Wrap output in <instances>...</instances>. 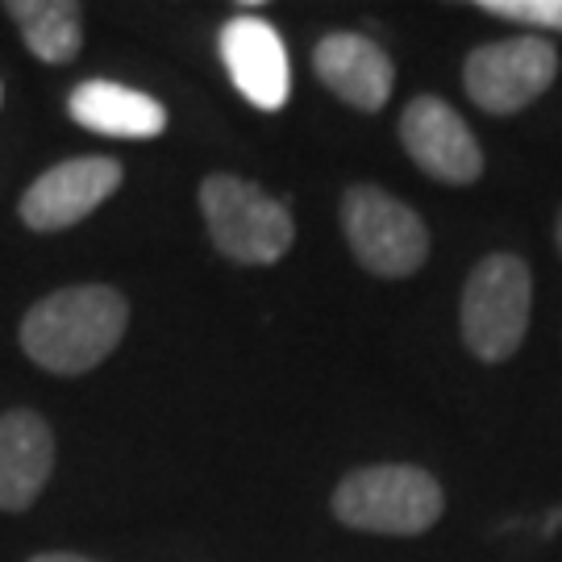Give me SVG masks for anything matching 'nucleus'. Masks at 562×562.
Masks as SVG:
<instances>
[{
    "mask_svg": "<svg viewBox=\"0 0 562 562\" xmlns=\"http://www.w3.org/2000/svg\"><path fill=\"white\" fill-rule=\"evenodd\" d=\"M9 18L42 63H71L83 46V13L71 0H13Z\"/></svg>",
    "mask_w": 562,
    "mask_h": 562,
    "instance_id": "obj_13",
    "label": "nucleus"
},
{
    "mask_svg": "<svg viewBox=\"0 0 562 562\" xmlns=\"http://www.w3.org/2000/svg\"><path fill=\"white\" fill-rule=\"evenodd\" d=\"M71 121L101 138H159L167 130V109L138 88L113 80H88L71 92Z\"/></svg>",
    "mask_w": 562,
    "mask_h": 562,
    "instance_id": "obj_12",
    "label": "nucleus"
},
{
    "mask_svg": "<svg viewBox=\"0 0 562 562\" xmlns=\"http://www.w3.org/2000/svg\"><path fill=\"white\" fill-rule=\"evenodd\" d=\"M446 492L422 467L375 462L359 467L334 487V517L359 533L417 538L442 521Z\"/></svg>",
    "mask_w": 562,
    "mask_h": 562,
    "instance_id": "obj_2",
    "label": "nucleus"
},
{
    "mask_svg": "<svg viewBox=\"0 0 562 562\" xmlns=\"http://www.w3.org/2000/svg\"><path fill=\"white\" fill-rule=\"evenodd\" d=\"M0 104H4V88H0Z\"/></svg>",
    "mask_w": 562,
    "mask_h": 562,
    "instance_id": "obj_17",
    "label": "nucleus"
},
{
    "mask_svg": "<svg viewBox=\"0 0 562 562\" xmlns=\"http://www.w3.org/2000/svg\"><path fill=\"white\" fill-rule=\"evenodd\" d=\"M533 308V276L517 255H487L462 283V341L480 362H504L521 350Z\"/></svg>",
    "mask_w": 562,
    "mask_h": 562,
    "instance_id": "obj_4",
    "label": "nucleus"
},
{
    "mask_svg": "<svg viewBox=\"0 0 562 562\" xmlns=\"http://www.w3.org/2000/svg\"><path fill=\"white\" fill-rule=\"evenodd\" d=\"M201 213L213 246L225 259L246 262V267H271L296 241L288 204L241 176H225V171L209 176L201 183Z\"/></svg>",
    "mask_w": 562,
    "mask_h": 562,
    "instance_id": "obj_3",
    "label": "nucleus"
},
{
    "mask_svg": "<svg viewBox=\"0 0 562 562\" xmlns=\"http://www.w3.org/2000/svg\"><path fill=\"white\" fill-rule=\"evenodd\" d=\"M487 18L521 21V25H538V30H559L562 34V0H480Z\"/></svg>",
    "mask_w": 562,
    "mask_h": 562,
    "instance_id": "obj_14",
    "label": "nucleus"
},
{
    "mask_svg": "<svg viewBox=\"0 0 562 562\" xmlns=\"http://www.w3.org/2000/svg\"><path fill=\"white\" fill-rule=\"evenodd\" d=\"M341 234L355 259L380 280H408L429 259V229L417 209L383 192L380 183H355L341 196Z\"/></svg>",
    "mask_w": 562,
    "mask_h": 562,
    "instance_id": "obj_5",
    "label": "nucleus"
},
{
    "mask_svg": "<svg viewBox=\"0 0 562 562\" xmlns=\"http://www.w3.org/2000/svg\"><path fill=\"white\" fill-rule=\"evenodd\" d=\"M30 562H97V559H83V554H67V550H50V554H34Z\"/></svg>",
    "mask_w": 562,
    "mask_h": 562,
    "instance_id": "obj_15",
    "label": "nucleus"
},
{
    "mask_svg": "<svg viewBox=\"0 0 562 562\" xmlns=\"http://www.w3.org/2000/svg\"><path fill=\"white\" fill-rule=\"evenodd\" d=\"M121 188V162L104 155L67 159L25 188L21 196V222L34 234H59L80 225L88 213H97Z\"/></svg>",
    "mask_w": 562,
    "mask_h": 562,
    "instance_id": "obj_7",
    "label": "nucleus"
},
{
    "mask_svg": "<svg viewBox=\"0 0 562 562\" xmlns=\"http://www.w3.org/2000/svg\"><path fill=\"white\" fill-rule=\"evenodd\" d=\"M317 80L359 113H380L392 97V59L362 34H325L313 50Z\"/></svg>",
    "mask_w": 562,
    "mask_h": 562,
    "instance_id": "obj_10",
    "label": "nucleus"
},
{
    "mask_svg": "<svg viewBox=\"0 0 562 562\" xmlns=\"http://www.w3.org/2000/svg\"><path fill=\"white\" fill-rule=\"evenodd\" d=\"M559 76V50L546 38H504L475 46L462 63L467 97L492 117H513L542 97Z\"/></svg>",
    "mask_w": 562,
    "mask_h": 562,
    "instance_id": "obj_6",
    "label": "nucleus"
},
{
    "mask_svg": "<svg viewBox=\"0 0 562 562\" xmlns=\"http://www.w3.org/2000/svg\"><path fill=\"white\" fill-rule=\"evenodd\" d=\"M222 63L229 80L246 101L276 113L292 97V67H288V46L276 34V25L262 18H229L222 30Z\"/></svg>",
    "mask_w": 562,
    "mask_h": 562,
    "instance_id": "obj_9",
    "label": "nucleus"
},
{
    "mask_svg": "<svg viewBox=\"0 0 562 562\" xmlns=\"http://www.w3.org/2000/svg\"><path fill=\"white\" fill-rule=\"evenodd\" d=\"M401 142L408 159L438 183H475L483 176V150L471 125L442 101V97H417L408 101L401 117Z\"/></svg>",
    "mask_w": 562,
    "mask_h": 562,
    "instance_id": "obj_8",
    "label": "nucleus"
},
{
    "mask_svg": "<svg viewBox=\"0 0 562 562\" xmlns=\"http://www.w3.org/2000/svg\"><path fill=\"white\" fill-rule=\"evenodd\" d=\"M554 241H559V255H562V213H559V222H554Z\"/></svg>",
    "mask_w": 562,
    "mask_h": 562,
    "instance_id": "obj_16",
    "label": "nucleus"
},
{
    "mask_svg": "<svg viewBox=\"0 0 562 562\" xmlns=\"http://www.w3.org/2000/svg\"><path fill=\"white\" fill-rule=\"evenodd\" d=\"M55 471V434L46 417L9 408L0 417V508L25 513L42 496Z\"/></svg>",
    "mask_w": 562,
    "mask_h": 562,
    "instance_id": "obj_11",
    "label": "nucleus"
},
{
    "mask_svg": "<svg viewBox=\"0 0 562 562\" xmlns=\"http://www.w3.org/2000/svg\"><path fill=\"white\" fill-rule=\"evenodd\" d=\"M130 325V304L109 283H76L42 296L21 322V350L55 375L101 367Z\"/></svg>",
    "mask_w": 562,
    "mask_h": 562,
    "instance_id": "obj_1",
    "label": "nucleus"
}]
</instances>
